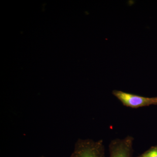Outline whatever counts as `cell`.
<instances>
[{"label":"cell","instance_id":"1","mask_svg":"<svg viewBox=\"0 0 157 157\" xmlns=\"http://www.w3.org/2000/svg\"><path fill=\"white\" fill-rule=\"evenodd\" d=\"M103 140L78 139L70 157H105Z\"/></svg>","mask_w":157,"mask_h":157},{"label":"cell","instance_id":"3","mask_svg":"<svg viewBox=\"0 0 157 157\" xmlns=\"http://www.w3.org/2000/svg\"><path fill=\"white\" fill-rule=\"evenodd\" d=\"M134 141L131 135L113 139L109 145V157H133Z\"/></svg>","mask_w":157,"mask_h":157},{"label":"cell","instance_id":"2","mask_svg":"<svg viewBox=\"0 0 157 157\" xmlns=\"http://www.w3.org/2000/svg\"><path fill=\"white\" fill-rule=\"evenodd\" d=\"M112 94L124 106L130 108L135 109L157 105V97L147 98L117 90L113 91Z\"/></svg>","mask_w":157,"mask_h":157},{"label":"cell","instance_id":"5","mask_svg":"<svg viewBox=\"0 0 157 157\" xmlns=\"http://www.w3.org/2000/svg\"><path fill=\"white\" fill-rule=\"evenodd\" d=\"M44 157V156H41V157Z\"/></svg>","mask_w":157,"mask_h":157},{"label":"cell","instance_id":"4","mask_svg":"<svg viewBox=\"0 0 157 157\" xmlns=\"http://www.w3.org/2000/svg\"><path fill=\"white\" fill-rule=\"evenodd\" d=\"M136 157H157V145L152 147L143 153Z\"/></svg>","mask_w":157,"mask_h":157}]
</instances>
